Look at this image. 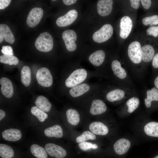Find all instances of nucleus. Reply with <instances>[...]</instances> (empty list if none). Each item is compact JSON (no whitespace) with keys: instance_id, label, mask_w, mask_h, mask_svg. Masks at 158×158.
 <instances>
[{"instance_id":"f257e3e1","label":"nucleus","mask_w":158,"mask_h":158,"mask_svg":"<svg viewBox=\"0 0 158 158\" xmlns=\"http://www.w3.org/2000/svg\"><path fill=\"white\" fill-rule=\"evenodd\" d=\"M111 68L114 75L118 82V86L135 89L129 72L122 66L119 61L117 60H114L111 64Z\"/></svg>"},{"instance_id":"f03ea898","label":"nucleus","mask_w":158,"mask_h":158,"mask_svg":"<svg viewBox=\"0 0 158 158\" xmlns=\"http://www.w3.org/2000/svg\"><path fill=\"white\" fill-rule=\"evenodd\" d=\"M137 93L135 89H131L118 86L109 90L105 95L107 100L111 102L125 100L130 96Z\"/></svg>"},{"instance_id":"7ed1b4c3","label":"nucleus","mask_w":158,"mask_h":158,"mask_svg":"<svg viewBox=\"0 0 158 158\" xmlns=\"http://www.w3.org/2000/svg\"><path fill=\"white\" fill-rule=\"evenodd\" d=\"M35 45L39 51L47 52L51 51L53 47V40L51 35L47 32L41 33L36 39Z\"/></svg>"},{"instance_id":"20e7f679","label":"nucleus","mask_w":158,"mask_h":158,"mask_svg":"<svg viewBox=\"0 0 158 158\" xmlns=\"http://www.w3.org/2000/svg\"><path fill=\"white\" fill-rule=\"evenodd\" d=\"M87 73L83 68L76 69L73 71L66 79L65 84L68 87H72L78 85L86 78Z\"/></svg>"},{"instance_id":"39448f33","label":"nucleus","mask_w":158,"mask_h":158,"mask_svg":"<svg viewBox=\"0 0 158 158\" xmlns=\"http://www.w3.org/2000/svg\"><path fill=\"white\" fill-rule=\"evenodd\" d=\"M113 33V28L111 25L110 24H106L94 32L92 38L93 40L97 43L103 42L110 39Z\"/></svg>"},{"instance_id":"423d86ee","label":"nucleus","mask_w":158,"mask_h":158,"mask_svg":"<svg viewBox=\"0 0 158 158\" xmlns=\"http://www.w3.org/2000/svg\"><path fill=\"white\" fill-rule=\"evenodd\" d=\"M141 49L140 43L137 41L132 42L128 46V56L131 62L134 64H139L142 61Z\"/></svg>"},{"instance_id":"0eeeda50","label":"nucleus","mask_w":158,"mask_h":158,"mask_svg":"<svg viewBox=\"0 0 158 158\" xmlns=\"http://www.w3.org/2000/svg\"><path fill=\"white\" fill-rule=\"evenodd\" d=\"M36 78L38 83L42 86L48 87L52 85V77L47 68L42 67L39 68L37 72Z\"/></svg>"},{"instance_id":"6e6552de","label":"nucleus","mask_w":158,"mask_h":158,"mask_svg":"<svg viewBox=\"0 0 158 158\" xmlns=\"http://www.w3.org/2000/svg\"><path fill=\"white\" fill-rule=\"evenodd\" d=\"M75 32L72 30H67L62 34V37L64 41L67 49L70 51L75 50L77 45L75 42L77 39Z\"/></svg>"},{"instance_id":"1a4fd4ad","label":"nucleus","mask_w":158,"mask_h":158,"mask_svg":"<svg viewBox=\"0 0 158 158\" xmlns=\"http://www.w3.org/2000/svg\"><path fill=\"white\" fill-rule=\"evenodd\" d=\"M43 14V9L40 8L35 7L29 12L27 18L26 23L30 27L33 28L40 22Z\"/></svg>"},{"instance_id":"9d476101","label":"nucleus","mask_w":158,"mask_h":158,"mask_svg":"<svg viewBox=\"0 0 158 158\" xmlns=\"http://www.w3.org/2000/svg\"><path fill=\"white\" fill-rule=\"evenodd\" d=\"M44 148L48 154L56 158H63L67 155L66 151L62 147L53 143L45 144Z\"/></svg>"},{"instance_id":"9b49d317","label":"nucleus","mask_w":158,"mask_h":158,"mask_svg":"<svg viewBox=\"0 0 158 158\" xmlns=\"http://www.w3.org/2000/svg\"><path fill=\"white\" fill-rule=\"evenodd\" d=\"M78 15L77 11L74 9L69 11L65 15L58 18L56 23L60 27H66L71 25L77 19Z\"/></svg>"},{"instance_id":"f8f14e48","label":"nucleus","mask_w":158,"mask_h":158,"mask_svg":"<svg viewBox=\"0 0 158 158\" xmlns=\"http://www.w3.org/2000/svg\"><path fill=\"white\" fill-rule=\"evenodd\" d=\"M1 135L3 139L5 140L12 142L20 140L22 136L21 131L16 128L6 129L2 132Z\"/></svg>"},{"instance_id":"ddd939ff","label":"nucleus","mask_w":158,"mask_h":158,"mask_svg":"<svg viewBox=\"0 0 158 158\" xmlns=\"http://www.w3.org/2000/svg\"><path fill=\"white\" fill-rule=\"evenodd\" d=\"M120 35L123 39H126L129 35L133 26L132 21L127 16H124L121 20Z\"/></svg>"},{"instance_id":"4468645a","label":"nucleus","mask_w":158,"mask_h":158,"mask_svg":"<svg viewBox=\"0 0 158 158\" xmlns=\"http://www.w3.org/2000/svg\"><path fill=\"white\" fill-rule=\"evenodd\" d=\"M130 146V141L124 138L118 140L113 145L115 152L119 155L125 154L129 150Z\"/></svg>"},{"instance_id":"2eb2a0df","label":"nucleus","mask_w":158,"mask_h":158,"mask_svg":"<svg viewBox=\"0 0 158 158\" xmlns=\"http://www.w3.org/2000/svg\"><path fill=\"white\" fill-rule=\"evenodd\" d=\"M144 104L147 108H150L153 102H158V90L155 87L145 90Z\"/></svg>"},{"instance_id":"dca6fc26","label":"nucleus","mask_w":158,"mask_h":158,"mask_svg":"<svg viewBox=\"0 0 158 158\" xmlns=\"http://www.w3.org/2000/svg\"><path fill=\"white\" fill-rule=\"evenodd\" d=\"M113 3L111 0H99L97 6L98 14L102 16L109 15L112 10Z\"/></svg>"},{"instance_id":"f3484780","label":"nucleus","mask_w":158,"mask_h":158,"mask_svg":"<svg viewBox=\"0 0 158 158\" xmlns=\"http://www.w3.org/2000/svg\"><path fill=\"white\" fill-rule=\"evenodd\" d=\"M107 109V106L103 101L100 99H95L92 102L90 112L92 115H98L105 113Z\"/></svg>"},{"instance_id":"a211bd4d","label":"nucleus","mask_w":158,"mask_h":158,"mask_svg":"<svg viewBox=\"0 0 158 158\" xmlns=\"http://www.w3.org/2000/svg\"><path fill=\"white\" fill-rule=\"evenodd\" d=\"M0 83L3 95L7 98L11 97L13 94V87L11 81L7 78L3 77L0 79Z\"/></svg>"},{"instance_id":"6ab92c4d","label":"nucleus","mask_w":158,"mask_h":158,"mask_svg":"<svg viewBox=\"0 0 158 158\" xmlns=\"http://www.w3.org/2000/svg\"><path fill=\"white\" fill-rule=\"evenodd\" d=\"M89 128L90 131L95 135H105L109 132L107 127L100 122H92L89 125Z\"/></svg>"},{"instance_id":"aec40b11","label":"nucleus","mask_w":158,"mask_h":158,"mask_svg":"<svg viewBox=\"0 0 158 158\" xmlns=\"http://www.w3.org/2000/svg\"><path fill=\"white\" fill-rule=\"evenodd\" d=\"M44 135L49 138L54 137L60 138L63 135V131L62 127L56 124L45 128L43 131Z\"/></svg>"},{"instance_id":"412c9836","label":"nucleus","mask_w":158,"mask_h":158,"mask_svg":"<svg viewBox=\"0 0 158 158\" xmlns=\"http://www.w3.org/2000/svg\"><path fill=\"white\" fill-rule=\"evenodd\" d=\"M138 93L125 100L127 111L129 114L133 112L139 107L140 101Z\"/></svg>"},{"instance_id":"4be33fe9","label":"nucleus","mask_w":158,"mask_h":158,"mask_svg":"<svg viewBox=\"0 0 158 158\" xmlns=\"http://www.w3.org/2000/svg\"><path fill=\"white\" fill-rule=\"evenodd\" d=\"M105 57L104 52L102 50H99L92 54L89 57V60L94 66H99L103 63Z\"/></svg>"},{"instance_id":"5701e85b","label":"nucleus","mask_w":158,"mask_h":158,"mask_svg":"<svg viewBox=\"0 0 158 158\" xmlns=\"http://www.w3.org/2000/svg\"><path fill=\"white\" fill-rule=\"evenodd\" d=\"M155 51L153 47L150 45H145L141 49L142 61L147 63L152 61L154 55Z\"/></svg>"},{"instance_id":"b1692460","label":"nucleus","mask_w":158,"mask_h":158,"mask_svg":"<svg viewBox=\"0 0 158 158\" xmlns=\"http://www.w3.org/2000/svg\"><path fill=\"white\" fill-rule=\"evenodd\" d=\"M90 88V86L87 84H81L71 87L69 90V93L73 97H77L87 92Z\"/></svg>"},{"instance_id":"393cba45","label":"nucleus","mask_w":158,"mask_h":158,"mask_svg":"<svg viewBox=\"0 0 158 158\" xmlns=\"http://www.w3.org/2000/svg\"><path fill=\"white\" fill-rule=\"evenodd\" d=\"M35 103L36 107L45 112H49L51 109V103L47 98L43 96H39Z\"/></svg>"},{"instance_id":"a878e982","label":"nucleus","mask_w":158,"mask_h":158,"mask_svg":"<svg viewBox=\"0 0 158 158\" xmlns=\"http://www.w3.org/2000/svg\"><path fill=\"white\" fill-rule=\"evenodd\" d=\"M0 33L7 42L12 44L14 42V36L9 27L6 25L4 24L0 25Z\"/></svg>"},{"instance_id":"bb28decb","label":"nucleus","mask_w":158,"mask_h":158,"mask_svg":"<svg viewBox=\"0 0 158 158\" xmlns=\"http://www.w3.org/2000/svg\"><path fill=\"white\" fill-rule=\"evenodd\" d=\"M68 122L73 126L77 125L80 122V116L78 111L75 109H69L66 113Z\"/></svg>"},{"instance_id":"cd10ccee","label":"nucleus","mask_w":158,"mask_h":158,"mask_svg":"<svg viewBox=\"0 0 158 158\" xmlns=\"http://www.w3.org/2000/svg\"><path fill=\"white\" fill-rule=\"evenodd\" d=\"M30 150L31 153L36 158H48V153L45 148L39 145L32 144Z\"/></svg>"},{"instance_id":"c85d7f7f","label":"nucleus","mask_w":158,"mask_h":158,"mask_svg":"<svg viewBox=\"0 0 158 158\" xmlns=\"http://www.w3.org/2000/svg\"><path fill=\"white\" fill-rule=\"evenodd\" d=\"M144 131L147 135L158 137V122L152 121L147 123L144 127Z\"/></svg>"},{"instance_id":"c756f323","label":"nucleus","mask_w":158,"mask_h":158,"mask_svg":"<svg viewBox=\"0 0 158 158\" xmlns=\"http://www.w3.org/2000/svg\"><path fill=\"white\" fill-rule=\"evenodd\" d=\"M20 74L22 83L25 86H28L31 81V71L30 68L27 66H24L21 70Z\"/></svg>"},{"instance_id":"7c9ffc66","label":"nucleus","mask_w":158,"mask_h":158,"mask_svg":"<svg viewBox=\"0 0 158 158\" xmlns=\"http://www.w3.org/2000/svg\"><path fill=\"white\" fill-rule=\"evenodd\" d=\"M14 152L13 148L7 144L0 143V157L1 158H12L14 157Z\"/></svg>"},{"instance_id":"2f4dec72","label":"nucleus","mask_w":158,"mask_h":158,"mask_svg":"<svg viewBox=\"0 0 158 158\" xmlns=\"http://www.w3.org/2000/svg\"><path fill=\"white\" fill-rule=\"evenodd\" d=\"M32 114L35 116L41 122H43L48 118V115L37 107H32L30 110Z\"/></svg>"},{"instance_id":"473e14b6","label":"nucleus","mask_w":158,"mask_h":158,"mask_svg":"<svg viewBox=\"0 0 158 158\" xmlns=\"http://www.w3.org/2000/svg\"><path fill=\"white\" fill-rule=\"evenodd\" d=\"M18 59L13 55L4 54L0 56V62L1 63L11 65H15L18 63Z\"/></svg>"},{"instance_id":"72a5a7b5","label":"nucleus","mask_w":158,"mask_h":158,"mask_svg":"<svg viewBox=\"0 0 158 158\" xmlns=\"http://www.w3.org/2000/svg\"><path fill=\"white\" fill-rule=\"evenodd\" d=\"M96 136L95 134L91 131H85L81 135L77 137L76 138V141L78 143H80L89 140H94L96 139Z\"/></svg>"},{"instance_id":"f704fd0d","label":"nucleus","mask_w":158,"mask_h":158,"mask_svg":"<svg viewBox=\"0 0 158 158\" xmlns=\"http://www.w3.org/2000/svg\"><path fill=\"white\" fill-rule=\"evenodd\" d=\"M143 24L145 25L158 24V15H154L147 16L143 18L142 20Z\"/></svg>"},{"instance_id":"c9c22d12","label":"nucleus","mask_w":158,"mask_h":158,"mask_svg":"<svg viewBox=\"0 0 158 158\" xmlns=\"http://www.w3.org/2000/svg\"><path fill=\"white\" fill-rule=\"evenodd\" d=\"M78 146L81 150L83 151H87L90 149L95 150L98 147L96 144L86 142L79 143Z\"/></svg>"},{"instance_id":"e433bc0d","label":"nucleus","mask_w":158,"mask_h":158,"mask_svg":"<svg viewBox=\"0 0 158 158\" xmlns=\"http://www.w3.org/2000/svg\"><path fill=\"white\" fill-rule=\"evenodd\" d=\"M147 34L149 35H152L154 37L158 36V26H152L148 28L146 30Z\"/></svg>"},{"instance_id":"4c0bfd02","label":"nucleus","mask_w":158,"mask_h":158,"mask_svg":"<svg viewBox=\"0 0 158 158\" xmlns=\"http://www.w3.org/2000/svg\"><path fill=\"white\" fill-rule=\"evenodd\" d=\"M1 52L4 54L13 55V50L12 47L9 46H4L1 50Z\"/></svg>"},{"instance_id":"58836bf2","label":"nucleus","mask_w":158,"mask_h":158,"mask_svg":"<svg viewBox=\"0 0 158 158\" xmlns=\"http://www.w3.org/2000/svg\"><path fill=\"white\" fill-rule=\"evenodd\" d=\"M152 65L154 69H158V53L154 54L152 59Z\"/></svg>"},{"instance_id":"ea45409f","label":"nucleus","mask_w":158,"mask_h":158,"mask_svg":"<svg viewBox=\"0 0 158 158\" xmlns=\"http://www.w3.org/2000/svg\"><path fill=\"white\" fill-rule=\"evenodd\" d=\"M11 1L10 0H0V9H3L7 7Z\"/></svg>"},{"instance_id":"a19ab883","label":"nucleus","mask_w":158,"mask_h":158,"mask_svg":"<svg viewBox=\"0 0 158 158\" xmlns=\"http://www.w3.org/2000/svg\"><path fill=\"white\" fill-rule=\"evenodd\" d=\"M141 4L143 7L146 9H149L151 5V1L150 0H141Z\"/></svg>"},{"instance_id":"79ce46f5","label":"nucleus","mask_w":158,"mask_h":158,"mask_svg":"<svg viewBox=\"0 0 158 158\" xmlns=\"http://www.w3.org/2000/svg\"><path fill=\"white\" fill-rule=\"evenodd\" d=\"M131 6L134 8L137 9L138 8L140 1L139 0H130Z\"/></svg>"},{"instance_id":"37998d69","label":"nucleus","mask_w":158,"mask_h":158,"mask_svg":"<svg viewBox=\"0 0 158 158\" xmlns=\"http://www.w3.org/2000/svg\"><path fill=\"white\" fill-rule=\"evenodd\" d=\"M63 1L64 4L66 5H70L75 3L77 0H63Z\"/></svg>"},{"instance_id":"c03bdc74","label":"nucleus","mask_w":158,"mask_h":158,"mask_svg":"<svg viewBox=\"0 0 158 158\" xmlns=\"http://www.w3.org/2000/svg\"><path fill=\"white\" fill-rule=\"evenodd\" d=\"M154 87L158 90V74L155 77L153 81Z\"/></svg>"},{"instance_id":"a18cd8bd","label":"nucleus","mask_w":158,"mask_h":158,"mask_svg":"<svg viewBox=\"0 0 158 158\" xmlns=\"http://www.w3.org/2000/svg\"><path fill=\"white\" fill-rule=\"evenodd\" d=\"M6 113L3 110L0 109V121H1L5 117Z\"/></svg>"},{"instance_id":"49530a36","label":"nucleus","mask_w":158,"mask_h":158,"mask_svg":"<svg viewBox=\"0 0 158 158\" xmlns=\"http://www.w3.org/2000/svg\"><path fill=\"white\" fill-rule=\"evenodd\" d=\"M4 38L1 35L0 33V43H1L3 41Z\"/></svg>"},{"instance_id":"de8ad7c7","label":"nucleus","mask_w":158,"mask_h":158,"mask_svg":"<svg viewBox=\"0 0 158 158\" xmlns=\"http://www.w3.org/2000/svg\"><path fill=\"white\" fill-rule=\"evenodd\" d=\"M153 158H158V155L155 156Z\"/></svg>"}]
</instances>
